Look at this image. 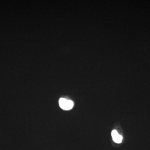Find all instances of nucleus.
I'll return each mask as SVG.
<instances>
[{"label": "nucleus", "mask_w": 150, "mask_h": 150, "mask_svg": "<svg viewBox=\"0 0 150 150\" xmlns=\"http://www.w3.org/2000/svg\"><path fill=\"white\" fill-rule=\"evenodd\" d=\"M112 140L115 143L120 144L122 142L123 137L121 135L118 134V132L116 130H113L111 132Z\"/></svg>", "instance_id": "nucleus-2"}, {"label": "nucleus", "mask_w": 150, "mask_h": 150, "mask_svg": "<svg viewBox=\"0 0 150 150\" xmlns=\"http://www.w3.org/2000/svg\"><path fill=\"white\" fill-rule=\"evenodd\" d=\"M59 104L60 107L65 110H71L74 106V103L72 101L64 98H60Z\"/></svg>", "instance_id": "nucleus-1"}]
</instances>
